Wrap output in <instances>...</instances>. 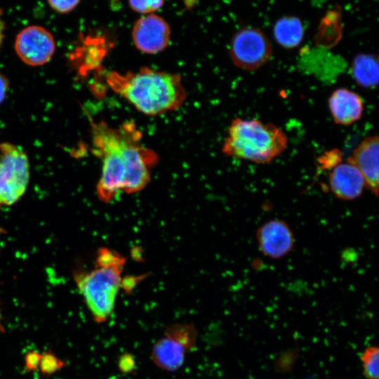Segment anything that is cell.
Instances as JSON below:
<instances>
[{"label":"cell","instance_id":"obj_3","mask_svg":"<svg viewBox=\"0 0 379 379\" xmlns=\"http://www.w3.org/2000/svg\"><path fill=\"white\" fill-rule=\"evenodd\" d=\"M126 259L117 251L100 248L95 269L76 272L74 279L94 320L103 323L114 311L121 286V273Z\"/></svg>","mask_w":379,"mask_h":379},{"label":"cell","instance_id":"obj_5","mask_svg":"<svg viewBox=\"0 0 379 379\" xmlns=\"http://www.w3.org/2000/svg\"><path fill=\"white\" fill-rule=\"evenodd\" d=\"M29 164L25 152L8 142L0 144V206L15 203L29 183Z\"/></svg>","mask_w":379,"mask_h":379},{"label":"cell","instance_id":"obj_7","mask_svg":"<svg viewBox=\"0 0 379 379\" xmlns=\"http://www.w3.org/2000/svg\"><path fill=\"white\" fill-rule=\"evenodd\" d=\"M229 53L236 67L245 71H255L270 60L272 48L262 31L245 27L233 36Z\"/></svg>","mask_w":379,"mask_h":379},{"label":"cell","instance_id":"obj_9","mask_svg":"<svg viewBox=\"0 0 379 379\" xmlns=\"http://www.w3.org/2000/svg\"><path fill=\"white\" fill-rule=\"evenodd\" d=\"M171 38L168 22L154 13L140 18L132 29V40L135 48L146 54H157L167 48Z\"/></svg>","mask_w":379,"mask_h":379},{"label":"cell","instance_id":"obj_13","mask_svg":"<svg viewBox=\"0 0 379 379\" xmlns=\"http://www.w3.org/2000/svg\"><path fill=\"white\" fill-rule=\"evenodd\" d=\"M328 107L335 124L348 126L361 117L364 102L355 92L341 88L335 90L329 97Z\"/></svg>","mask_w":379,"mask_h":379},{"label":"cell","instance_id":"obj_6","mask_svg":"<svg viewBox=\"0 0 379 379\" xmlns=\"http://www.w3.org/2000/svg\"><path fill=\"white\" fill-rule=\"evenodd\" d=\"M197 332L191 324H173L153 345L151 357L154 364L167 371H175L183 364L187 351L195 346Z\"/></svg>","mask_w":379,"mask_h":379},{"label":"cell","instance_id":"obj_10","mask_svg":"<svg viewBox=\"0 0 379 379\" xmlns=\"http://www.w3.org/2000/svg\"><path fill=\"white\" fill-rule=\"evenodd\" d=\"M259 250L265 257L280 259L293 248L295 239L289 225L280 219H272L262 224L256 231Z\"/></svg>","mask_w":379,"mask_h":379},{"label":"cell","instance_id":"obj_22","mask_svg":"<svg viewBox=\"0 0 379 379\" xmlns=\"http://www.w3.org/2000/svg\"><path fill=\"white\" fill-rule=\"evenodd\" d=\"M4 22L2 20V11L0 8V48L3 42L4 32Z\"/></svg>","mask_w":379,"mask_h":379},{"label":"cell","instance_id":"obj_19","mask_svg":"<svg viewBox=\"0 0 379 379\" xmlns=\"http://www.w3.org/2000/svg\"><path fill=\"white\" fill-rule=\"evenodd\" d=\"M81 0H48L50 7L61 14L72 11L79 4Z\"/></svg>","mask_w":379,"mask_h":379},{"label":"cell","instance_id":"obj_21","mask_svg":"<svg viewBox=\"0 0 379 379\" xmlns=\"http://www.w3.org/2000/svg\"><path fill=\"white\" fill-rule=\"evenodd\" d=\"M8 88V81L7 78L0 72V104L4 100Z\"/></svg>","mask_w":379,"mask_h":379},{"label":"cell","instance_id":"obj_23","mask_svg":"<svg viewBox=\"0 0 379 379\" xmlns=\"http://www.w3.org/2000/svg\"><path fill=\"white\" fill-rule=\"evenodd\" d=\"M3 331H4V328L2 325L1 324V321H0V332H3Z\"/></svg>","mask_w":379,"mask_h":379},{"label":"cell","instance_id":"obj_17","mask_svg":"<svg viewBox=\"0 0 379 379\" xmlns=\"http://www.w3.org/2000/svg\"><path fill=\"white\" fill-rule=\"evenodd\" d=\"M65 362L58 357L51 350L41 354L39 369L44 375H51L61 370Z\"/></svg>","mask_w":379,"mask_h":379},{"label":"cell","instance_id":"obj_2","mask_svg":"<svg viewBox=\"0 0 379 379\" xmlns=\"http://www.w3.org/2000/svg\"><path fill=\"white\" fill-rule=\"evenodd\" d=\"M109 88L145 115L159 116L180 108L187 92L178 74L142 67L106 74Z\"/></svg>","mask_w":379,"mask_h":379},{"label":"cell","instance_id":"obj_18","mask_svg":"<svg viewBox=\"0 0 379 379\" xmlns=\"http://www.w3.org/2000/svg\"><path fill=\"white\" fill-rule=\"evenodd\" d=\"M128 4L134 11L147 15L161 8L164 0H128Z\"/></svg>","mask_w":379,"mask_h":379},{"label":"cell","instance_id":"obj_8","mask_svg":"<svg viewBox=\"0 0 379 379\" xmlns=\"http://www.w3.org/2000/svg\"><path fill=\"white\" fill-rule=\"evenodd\" d=\"M55 50L53 35L39 25L28 26L22 29L15 40V51L25 64L41 66L47 63Z\"/></svg>","mask_w":379,"mask_h":379},{"label":"cell","instance_id":"obj_1","mask_svg":"<svg viewBox=\"0 0 379 379\" xmlns=\"http://www.w3.org/2000/svg\"><path fill=\"white\" fill-rule=\"evenodd\" d=\"M142 138L133 121L115 128L104 121L93 124V152L102 160L96 192L102 202H110L120 191L140 192L149 182L151 170L159 157L154 150L142 145Z\"/></svg>","mask_w":379,"mask_h":379},{"label":"cell","instance_id":"obj_14","mask_svg":"<svg viewBox=\"0 0 379 379\" xmlns=\"http://www.w3.org/2000/svg\"><path fill=\"white\" fill-rule=\"evenodd\" d=\"M304 27L296 16H284L276 21L273 35L276 41L282 47L291 49L298 47L304 37Z\"/></svg>","mask_w":379,"mask_h":379},{"label":"cell","instance_id":"obj_4","mask_svg":"<svg viewBox=\"0 0 379 379\" xmlns=\"http://www.w3.org/2000/svg\"><path fill=\"white\" fill-rule=\"evenodd\" d=\"M288 138L279 127L258 119H234L222 147L227 156L268 164L287 147Z\"/></svg>","mask_w":379,"mask_h":379},{"label":"cell","instance_id":"obj_15","mask_svg":"<svg viewBox=\"0 0 379 379\" xmlns=\"http://www.w3.org/2000/svg\"><path fill=\"white\" fill-rule=\"evenodd\" d=\"M378 58L373 54L359 53L352 63L351 73L357 84L365 88H373L378 83Z\"/></svg>","mask_w":379,"mask_h":379},{"label":"cell","instance_id":"obj_16","mask_svg":"<svg viewBox=\"0 0 379 379\" xmlns=\"http://www.w3.org/2000/svg\"><path fill=\"white\" fill-rule=\"evenodd\" d=\"M363 373L366 379H378L379 350L376 346H370L364 350L360 357Z\"/></svg>","mask_w":379,"mask_h":379},{"label":"cell","instance_id":"obj_12","mask_svg":"<svg viewBox=\"0 0 379 379\" xmlns=\"http://www.w3.org/2000/svg\"><path fill=\"white\" fill-rule=\"evenodd\" d=\"M328 185L333 195L345 201L357 199L366 187L361 173L348 162L338 164L333 168L329 174Z\"/></svg>","mask_w":379,"mask_h":379},{"label":"cell","instance_id":"obj_20","mask_svg":"<svg viewBox=\"0 0 379 379\" xmlns=\"http://www.w3.org/2000/svg\"><path fill=\"white\" fill-rule=\"evenodd\" d=\"M41 354L34 351H29L25 356V369L30 371H36L39 369Z\"/></svg>","mask_w":379,"mask_h":379},{"label":"cell","instance_id":"obj_11","mask_svg":"<svg viewBox=\"0 0 379 379\" xmlns=\"http://www.w3.org/2000/svg\"><path fill=\"white\" fill-rule=\"evenodd\" d=\"M379 138L378 135L364 138L348 157L347 162L361 173L366 187L378 197L379 178Z\"/></svg>","mask_w":379,"mask_h":379}]
</instances>
